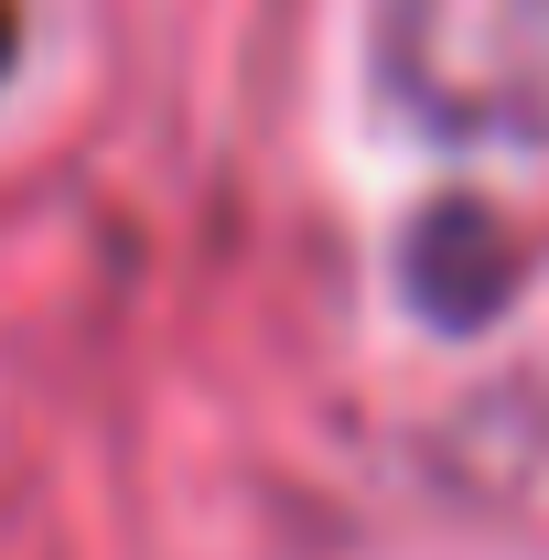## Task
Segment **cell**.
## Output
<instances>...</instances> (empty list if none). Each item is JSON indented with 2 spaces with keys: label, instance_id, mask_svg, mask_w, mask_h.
I'll use <instances>...</instances> for the list:
<instances>
[{
  "label": "cell",
  "instance_id": "6da1fadb",
  "mask_svg": "<svg viewBox=\"0 0 549 560\" xmlns=\"http://www.w3.org/2000/svg\"><path fill=\"white\" fill-rule=\"evenodd\" d=\"M0 66H11V0H0Z\"/></svg>",
  "mask_w": 549,
  "mask_h": 560
}]
</instances>
